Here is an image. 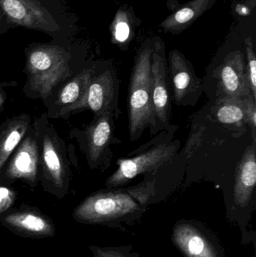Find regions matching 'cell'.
Segmentation results:
<instances>
[{"label": "cell", "instance_id": "1", "mask_svg": "<svg viewBox=\"0 0 256 257\" xmlns=\"http://www.w3.org/2000/svg\"><path fill=\"white\" fill-rule=\"evenodd\" d=\"M150 187V184H141L126 190L95 193L77 208L75 217L84 223L111 225L138 220L148 205Z\"/></svg>", "mask_w": 256, "mask_h": 257}, {"label": "cell", "instance_id": "2", "mask_svg": "<svg viewBox=\"0 0 256 257\" xmlns=\"http://www.w3.org/2000/svg\"><path fill=\"white\" fill-rule=\"evenodd\" d=\"M155 40L156 38L147 39L140 47L131 73L128 94L131 141L139 139L147 128H150L151 135L158 131L152 100L151 60Z\"/></svg>", "mask_w": 256, "mask_h": 257}, {"label": "cell", "instance_id": "3", "mask_svg": "<svg viewBox=\"0 0 256 257\" xmlns=\"http://www.w3.org/2000/svg\"><path fill=\"white\" fill-rule=\"evenodd\" d=\"M69 59V54L57 45H42L31 50L27 61L30 88L46 99L59 83L70 75Z\"/></svg>", "mask_w": 256, "mask_h": 257}, {"label": "cell", "instance_id": "4", "mask_svg": "<svg viewBox=\"0 0 256 257\" xmlns=\"http://www.w3.org/2000/svg\"><path fill=\"white\" fill-rule=\"evenodd\" d=\"M161 136L154 146L129 158L117 161V170L106 181L108 188H116L128 184L141 174L153 172L172 160L180 148L179 141H162Z\"/></svg>", "mask_w": 256, "mask_h": 257}, {"label": "cell", "instance_id": "5", "mask_svg": "<svg viewBox=\"0 0 256 257\" xmlns=\"http://www.w3.org/2000/svg\"><path fill=\"white\" fill-rule=\"evenodd\" d=\"M119 84L117 76L110 70H105L98 76H93L85 94L79 102L61 110L62 114L87 109L95 115L111 112L117 117L119 109Z\"/></svg>", "mask_w": 256, "mask_h": 257}, {"label": "cell", "instance_id": "6", "mask_svg": "<svg viewBox=\"0 0 256 257\" xmlns=\"http://www.w3.org/2000/svg\"><path fill=\"white\" fill-rule=\"evenodd\" d=\"M167 66L174 103L195 105L202 92V81L197 76L192 63L180 51L172 50L168 54Z\"/></svg>", "mask_w": 256, "mask_h": 257}, {"label": "cell", "instance_id": "7", "mask_svg": "<svg viewBox=\"0 0 256 257\" xmlns=\"http://www.w3.org/2000/svg\"><path fill=\"white\" fill-rule=\"evenodd\" d=\"M171 239L185 257H224L214 235L196 222H177Z\"/></svg>", "mask_w": 256, "mask_h": 257}, {"label": "cell", "instance_id": "8", "mask_svg": "<svg viewBox=\"0 0 256 257\" xmlns=\"http://www.w3.org/2000/svg\"><path fill=\"white\" fill-rule=\"evenodd\" d=\"M165 45L163 41L156 38L151 60L153 80L152 100L158 130L166 128L171 118V102L168 84Z\"/></svg>", "mask_w": 256, "mask_h": 257}, {"label": "cell", "instance_id": "9", "mask_svg": "<svg viewBox=\"0 0 256 257\" xmlns=\"http://www.w3.org/2000/svg\"><path fill=\"white\" fill-rule=\"evenodd\" d=\"M0 8L17 25L48 33L60 30L57 21L37 0H0Z\"/></svg>", "mask_w": 256, "mask_h": 257}, {"label": "cell", "instance_id": "10", "mask_svg": "<svg viewBox=\"0 0 256 257\" xmlns=\"http://www.w3.org/2000/svg\"><path fill=\"white\" fill-rule=\"evenodd\" d=\"M217 78L220 97L243 99L252 95L244 57L240 51L227 55L218 69Z\"/></svg>", "mask_w": 256, "mask_h": 257}, {"label": "cell", "instance_id": "11", "mask_svg": "<svg viewBox=\"0 0 256 257\" xmlns=\"http://www.w3.org/2000/svg\"><path fill=\"white\" fill-rule=\"evenodd\" d=\"M255 141L246 148L236 167L234 175V202L237 206H248L256 184Z\"/></svg>", "mask_w": 256, "mask_h": 257}, {"label": "cell", "instance_id": "12", "mask_svg": "<svg viewBox=\"0 0 256 257\" xmlns=\"http://www.w3.org/2000/svg\"><path fill=\"white\" fill-rule=\"evenodd\" d=\"M6 170V176L11 179H24L34 182L38 173L39 145L33 136L23 139Z\"/></svg>", "mask_w": 256, "mask_h": 257}, {"label": "cell", "instance_id": "13", "mask_svg": "<svg viewBox=\"0 0 256 257\" xmlns=\"http://www.w3.org/2000/svg\"><path fill=\"white\" fill-rule=\"evenodd\" d=\"M217 0H191L179 6L159 24V30L165 33L179 35L211 9Z\"/></svg>", "mask_w": 256, "mask_h": 257}, {"label": "cell", "instance_id": "14", "mask_svg": "<svg viewBox=\"0 0 256 257\" xmlns=\"http://www.w3.org/2000/svg\"><path fill=\"white\" fill-rule=\"evenodd\" d=\"M114 116V114L111 112L96 116V120L89 127L87 148L89 159L91 163L99 161L111 143Z\"/></svg>", "mask_w": 256, "mask_h": 257}, {"label": "cell", "instance_id": "15", "mask_svg": "<svg viewBox=\"0 0 256 257\" xmlns=\"http://www.w3.org/2000/svg\"><path fill=\"white\" fill-rule=\"evenodd\" d=\"M141 24V20L136 16L132 6H120L110 26L111 42L121 49H127L135 37L136 29Z\"/></svg>", "mask_w": 256, "mask_h": 257}, {"label": "cell", "instance_id": "16", "mask_svg": "<svg viewBox=\"0 0 256 257\" xmlns=\"http://www.w3.org/2000/svg\"><path fill=\"white\" fill-rule=\"evenodd\" d=\"M29 126L28 116L22 115L9 120L2 130L0 133V172L11 154L24 139Z\"/></svg>", "mask_w": 256, "mask_h": 257}, {"label": "cell", "instance_id": "17", "mask_svg": "<svg viewBox=\"0 0 256 257\" xmlns=\"http://www.w3.org/2000/svg\"><path fill=\"white\" fill-rule=\"evenodd\" d=\"M43 163L49 179L56 187H61L64 183L66 169L57 144L49 135H45L44 138Z\"/></svg>", "mask_w": 256, "mask_h": 257}, {"label": "cell", "instance_id": "18", "mask_svg": "<svg viewBox=\"0 0 256 257\" xmlns=\"http://www.w3.org/2000/svg\"><path fill=\"white\" fill-rule=\"evenodd\" d=\"M243 99L219 98L213 111L216 120L222 124L237 128L246 125Z\"/></svg>", "mask_w": 256, "mask_h": 257}, {"label": "cell", "instance_id": "19", "mask_svg": "<svg viewBox=\"0 0 256 257\" xmlns=\"http://www.w3.org/2000/svg\"><path fill=\"white\" fill-rule=\"evenodd\" d=\"M93 76L94 70L88 69H84L81 73L74 77L73 79L68 82L59 93L57 103L66 108L79 102L85 94L87 87Z\"/></svg>", "mask_w": 256, "mask_h": 257}, {"label": "cell", "instance_id": "20", "mask_svg": "<svg viewBox=\"0 0 256 257\" xmlns=\"http://www.w3.org/2000/svg\"><path fill=\"white\" fill-rule=\"evenodd\" d=\"M6 222L15 227L35 234L48 233L49 223L43 217L33 213H17L6 217Z\"/></svg>", "mask_w": 256, "mask_h": 257}, {"label": "cell", "instance_id": "21", "mask_svg": "<svg viewBox=\"0 0 256 257\" xmlns=\"http://www.w3.org/2000/svg\"><path fill=\"white\" fill-rule=\"evenodd\" d=\"M245 49H246V60H247L248 78L250 84L251 93L254 99H256V57L254 51L253 41L251 36L245 39Z\"/></svg>", "mask_w": 256, "mask_h": 257}, {"label": "cell", "instance_id": "22", "mask_svg": "<svg viewBox=\"0 0 256 257\" xmlns=\"http://www.w3.org/2000/svg\"><path fill=\"white\" fill-rule=\"evenodd\" d=\"M90 249L94 257H139L138 253L132 251L131 246L109 247L92 246Z\"/></svg>", "mask_w": 256, "mask_h": 257}, {"label": "cell", "instance_id": "23", "mask_svg": "<svg viewBox=\"0 0 256 257\" xmlns=\"http://www.w3.org/2000/svg\"><path fill=\"white\" fill-rule=\"evenodd\" d=\"M244 106L245 116H246V125L250 126L252 130V139L256 142V99L252 95L243 99Z\"/></svg>", "mask_w": 256, "mask_h": 257}, {"label": "cell", "instance_id": "24", "mask_svg": "<svg viewBox=\"0 0 256 257\" xmlns=\"http://www.w3.org/2000/svg\"><path fill=\"white\" fill-rule=\"evenodd\" d=\"M12 202V193L9 189L0 187V211L7 209Z\"/></svg>", "mask_w": 256, "mask_h": 257}, {"label": "cell", "instance_id": "25", "mask_svg": "<svg viewBox=\"0 0 256 257\" xmlns=\"http://www.w3.org/2000/svg\"><path fill=\"white\" fill-rule=\"evenodd\" d=\"M236 12L242 16H246L251 13L250 9L247 6L241 4H238L236 6Z\"/></svg>", "mask_w": 256, "mask_h": 257}, {"label": "cell", "instance_id": "26", "mask_svg": "<svg viewBox=\"0 0 256 257\" xmlns=\"http://www.w3.org/2000/svg\"><path fill=\"white\" fill-rule=\"evenodd\" d=\"M256 6V0H248L247 6L251 11L254 10Z\"/></svg>", "mask_w": 256, "mask_h": 257}, {"label": "cell", "instance_id": "27", "mask_svg": "<svg viewBox=\"0 0 256 257\" xmlns=\"http://www.w3.org/2000/svg\"><path fill=\"white\" fill-rule=\"evenodd\" d=\"M4 95H3V93H1L0 91V106L3 104V102H4Z\"/></svg>", "mask_w": 256, "mask_h": 257}]
</instances>
